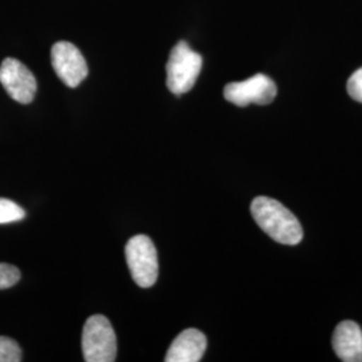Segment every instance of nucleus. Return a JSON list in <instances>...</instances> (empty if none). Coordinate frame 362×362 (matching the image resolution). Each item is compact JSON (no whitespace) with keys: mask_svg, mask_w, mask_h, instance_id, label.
Segmentation results:
<instances>
[{"mask_svg":"<svg viewBox=\"0 0 362 362\" xmlns=\"http://www.w3.org/2000/svg\"><path fill=\"white\" fill-rule=\"evenodd\" d=\"M251 214L259 227L275 242L296 246L303 238V230L296 215L279 203L266 196H258L251 203Z\"/></svg>","mask_w":362,"mask_h":362,"instance_id":"1","label":"nucleus"},{"mask_svg":"<svg viewBox=\"0 0 362 362\" xmlns=\"http://www.w3.org/2000/svg\"><path fill=\"white\" fill-rule=\"evenodd\" d=\"M203 66V58L194 52L191 46L180 40L169 54L167 62V86L176 95L191 90L199 78Z\"/></svg>","mask_w":362,"mask_h":362,"instance_id":"2","label":"nucleus"},{"mask_svg":"<svg viewBox=\"0 0 362 362\" xmlns=\"http://www.w3.org/2000/svg\"><path fill=\"white\" fill-rule=\"evenodd\" d=\"M82 353L86 362L116 361V333L104 315H91L86 321L82 332Z\"/></svg>","mask_w":362,"mask_h":362,"instance_id":"3","label":"nucleus"},{"mask_svg":"<svg viewBox=\"0 0 362 362\" xmlns=\"http://www.w3.org/2000/svg\"><path fill=\"white\" fill-rule=\"evenodd\" d=\"M125 257L133 281L148 288L155 285L158 276L157 250L146 235H137L129 239L125 247Z\"/></svg>","mask_w":362,"mask_h":362,"instance_id":"4","label":"nucleus"},{"mask_svg":"<svg viewBox=\"0 0 362 362\" xmlns=\"http://www.w3.org/2000/svg\"><path fill=\"white\" fill-rule=\"evenodd\" d=\"M276 85L264 74H255L242 82H231L224 88V98L231 104L246 107L250 104L269 105L276 97Z\"/></svg>","mask_w":362,"mask_h":362,"instance_id":"5","label":"nucleus"},{"mask_svg":"<svg viewBox=\"0 0 362 362\" xmlns=\"http://www.w3.org/2000/svg\"><path fill=\"white\" fill-rule=\"evenodd\" d=\"M0 83L8 95L19 104L33 103L38 89L34 74L15 58H6L1 62Z\"/></svg>","mask_w":362,"mask_h":362,"instance_id":"6","label":"nucleus"},{"mask_svg":"<svg viewBox=\"0 0 362 362\" xmlns=\"http://www.w3.org/2000/svg\"><path fill=\"white\" fill-rule=\"evenodd\" d=\"M52 65L55 74L69 88H77L89 73L83 55L70 42H57L52 46Z\"/></svg>","mask_w":362,"mask_h":362,"instance_id":"7","label":"nucleus"},{"mask_svg":"<svg viewBox=\"0 0 362 362\" xmlns=\"http://www.w3.org/2000/svg\"><path fill=\"white\" fill-rule=\"evenodd\" d=\"M207 349V338L197 329H187L175 338L167 351V362H199Z\"/></svg>","mask_w":362,"mask_h":362,"instance_id":"8","label":"nucleus"},{"mask_svg":"<svg viewBox=\"0 0 362 362\" xmlns=\"http://www.w3.org/2000/svg\"><path fill=\"white\" fill-rule=\"evenodd\" d=\"M333 349L344 362H362V330L356 322L344 321L333 334Z\"/></svg>","mask_w":362,"mask_h":362,"instance_id":"9","label":"nucleus"},{"mask_svg":"<svg viewBox=\"0 0 362 362\" xmlns=\"http://www.w3.org/2000/svg\"><path fill=\"white\" fill-rule=\"evenodd\" d=\"M26 218V211L13 200L0 197V224H10Z\"/></svg>","mask_w":362,"mask_h":362,"instance_id":"10","label":"nucleus"},{"mask_svg":"<svg viewBox=\"0 0 362 362\" xmlns=\"http://www.w3.org/2000/svg\"><path fill=\"white\" fill-rule=\"evenodd\" d=\"M22 361L21 346L8 337L0 336V362Z\"/></svg>","mask_w":362,"mask_h":362,"instance_id":"11","label":"nucleus"},{"mask_svg":"<svg viewBox=\"0 0 362 362\" xmlns=\"http://www.w3.org/2000/svg\"><path fill=\"white\" fill-rule=\"evenodd\" d=\"M21 279V272L13 264L0 263V290L10 288Z\"/></svg>","mask_w":362,"mask_h":362,"instance_id":"12","label":"nucleus"},{"mask_svg":"<svg viewBox=\"0 0 362 362\" xmlns=\"http://www.w3.org/2000/svg\"><path fill=\"white\" fill-rule=\"evenodd\" d=\"M348 93L354 101L362 103V67L350 76L348 81Z\"/></svg>","mask_w":362,"mask_h":362,"instance_id":"13","label":"nucleus"}]
</instances>
